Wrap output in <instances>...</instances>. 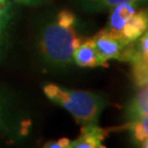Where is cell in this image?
I'll list each match as a JSON object with an SVG mask.
<instances>
[{
    "mask_svg": "<svg viewBox=\"0 0 148 148\" xmlns=\"http://www.w3.org/2000/svg\"><path fill=\"white\" fill-rule=\"evenodd\" d=\"M77 23L74 12L63 9L44 24L38 37V51L45 66L63 70L74 63L75 49L84 41Z\"/></svg>",
    "mask_w": 148,
    "mask_h": 148,
    "instance_id": "obj_1",
    "label": "cell"
},
{
    "mask_svg": "<svg viewBox=\"0 0 148 148\" xmlns=\"http://www.w3.org/2000/svg\"><path fill=\"white\" fill-rule=\"evenodd\" d=\"M43 92L52 102L68 111L81 126L98 124L102 112L108 106L106 97L93 91L69 89L55 84H46L43 86Z\"/></svg>",
    "mask_w": 148,
    "mask_h": 148,
    "instance_id": "obj_2",
    "label": "cell"
},
{
    "mask_svg": "<svg viewBox=\"0 0 148 148\" xmlns=\"http://www.w3.org/2000/svg\"><path fill=\"white\" fill-rule=\"evenodd\" d=\"M101 62L108 66L109 60L130 63L135 53V42L123 44L117 38L110 35L103 29L90 37Z\"/></svg>",
    "mask_w": 148,
    "mask_h": 148,
    "instance_id": "obj_3",
    "label": "cell"
},
{
    "mask_svg": "<svg viewBox=\"0 0 148 148\" xmlns=\"http://www.w3.org/2000/svg\"><path fill=\"white\" fill-rule=\"evenodd\" d=\"M139 8H142V5H138L136 3H130V2H124V3H119V5H114L113 8L109 10L110 11L109 19H108L106 25V27H103V30L122 42L123 29L128 22V20L134 16V13Z\"/></svg>",
    "mask_w": 148,
    "mask_h": 148,
    "instance_id": "obj_4",
    "label": "cell"
},
{
    "mask_svg": "<svg viewBox=\"0 0 148 148\" xmlns=\"http://www.w3.org/2000/svg\"><path fill=\"white\" fill-rule=\"evenodd\" d=\"M108 136V130L101 128L98 124L82 125L80 128L79 136L70 140L69 148H101L103 140Z\"/></svg>",
    "mask_w": 148,
    "mask_h": 148,
    "instance_id": "obj_5",
    "label": "cell"
},
{
    "mask_svg": "<svg viewBox=\"0 0 148 148\" xmlns=\"http://www.w3.org/2000/svg\"><path fill=\"white\" fill-rule=\"evenodd\" d=\"M148 30V7L139 8L128 20L122 32V42L124 44L135 42Z\"/></svg>",
    "mask_w": 148,
    "mask_h": 148,
    "instance_id": "obj_6",
    "label": "cell"
},
{
    "mask_svg": "<svg viewBox=\"0 0 148 148\" xmlns=\"http://www.w3.org/2000/svg\"><path fill=\"white\" fill-rule=\"evenodd\" d=\"M73 59L77 66L82 68H95L106 66L101 62L90 37L84 40L82 43L75 49Z\"/></svg>",
    "mask_w": 148,
    "mask_h": 148,
    "instance_id": "obj_7",
    "label": "cell"
},
{
    "mask_svg": "<svg viewBox=\"0 0 148 148\" xmlns=\"http://www.w3.org/2000/svg\"><path fill=\"white\" fill-rule=\"evenodd\" d=\"M73 2L78 9L87 13H99L109 11L114 5L124 2L148 7V0H73Z\"/></svg>",
    "mask_w": 148,
    "mask_h": 148,
    "instance_id": "obj_8",
    "label": "cell"
},
{
    "mask_svg": "<svg viewBox=\"0 0 148 148\" xmlns=\"http://www.w3.org/2000/svg\"><path fill=\"white\" fill-rule=\"evenodd\" d=\"M125 119L127 122L137 120L148 115V85L138 88L125 108Z\"/></svg>",
    "mask_w": 148,
    "mask_h": 148,
    "instance_id": "obj_9",
    "label": "cell"
},
{
    "mask_svg": "<svg viewBox=\"0 0 148 148\" xmlns=\"http://www.w3.org/2000/svg\"><path fill=\"white\" fill-rule=\"evenodd\" d=\"M131 76L135 88L148 85V58L138 56L134 53L131 59Z\"/></svg>",
    "mask_w": 148,
    "mask_h": 148,
    "instance_id": "obj_10",
    "label": "cell"
},
{
    "mask_svg": "<svg viewBox=\"0 0 148 148\" xmlns=\"http://www.w3.org/2000/svg\"><path fill=\"white\" fill-rule=\"evenodd\" d=\"M127 126L133 143L140 147L148 148V115L127 122Z\"/></svg>",
    "mask_w": 148,
    "mask_h": 148,
    "instance_id": "obj_11",
    "label": "cell"
},
{
    "mask_svg": "<svg viewBox=\"0 0 148 148\" xmlns=\"http://www.w3.org/2000/svg\"><path fill=\"white\" fill-rule=\"evenodd\" d=\"M135 54L148 58V30L135 41Z\"/></svg>",
    "mask_w": 148,
    "mask_h": 148,
    "instance_id": "obj_12",
    "label": "cell"
},
{
    "mask_svg": "<svg viewBox=\"0 0 148 148\" xmlns=\"http://www.w3.org/2000/svg\"><path fill=\"white\" fill-rule=\"evenodd\" d=\"M70 139L66 137L59 138L58 140H54V142H47L45 143L44 147L47 148H69Z\"/></svg>",
    "mask_w": 148,
    "mask_h": 148,
    "instance_id": "obj_13",
    "label": "cell"
},
{
    "mask_svg": "<svg viewBox=\"0 0 148 148\" xmlns=\"http://www.w3.org/2000/svg\"><path fill=\"white\" fill-rule=\"evenodd\" d=\"M13 2H16L18 5H29V7H36L41 5L45 2H47L48 0H12Z\"/></svg>",
    "mask_w": 148,
    "mask_h": 148,
    "instance_id": "obj_14",
    "label": "cell"
},
{
    "mask_svg": "<svg viewBox=\"0 0 148 148\" xmlns=\"http://www.w3.org/2000/svg\"><path fill=\"white\" fill-rule=\"evenodd\" d=\"M5 13H2V14H0V31L2 30V27H3V23H5V16H3Z\"/></svg>",
    "mask_w": 148,
    "mask_h": 148,
    "instance_id": "obj_15",
    "label": "cell"
},
{
    "mask_svg": "<svg viewBox=\"0 0 148 148\" xmlns=\"http://www.w3.org/2000/svg\"><path fill=\"white\" fill-rule=\"evenodd\" d=\"M0 109H1V99H0Z\"/></svg>",
    "mask_w": 148,
    "mask_h": 148,
    "instance_id": "obj_16",
    "label": "cell"
}]
</instances>
